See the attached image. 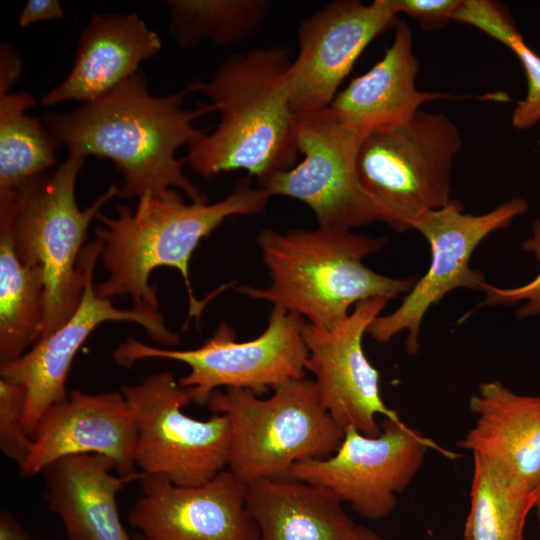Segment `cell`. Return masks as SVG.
Wrapping results in <instances>:
<instances>
[{"mask_svg":"<svg viewBox=\"0 0 540 540\" xmlns=\"http://www.w3.org/2000/svg\"><path fill=\"white\" fill-rule=\"evenodd\" d=\"M188 85L181 91L154 96L146 76L137 72L104 96L67 112H48L42 122L68 153L110 159L122 175L120 198H139L145 193L181 191L191 202L208 198L183 171L185 157L176 151L189 146L208 129L194 121L214 109L200 103L186 109Z\"/></svg>","mask_w":540,"mask_h":540,"instance_id":"cell-1","label":"cell"},{"mask_svg":"<svg viewBox=\"0 0 540 540\" xmlns=\"http://www.w3.org/2000/svg\"><path fill=\"white\" fill-rule=\"evenodd\" d=\"M285 46L228 57L208 81L189 84L205 95L219 122L188 146L186 163L204 178L245 170L258 182L294 166L299 153L288 93L291 65Z\"/></svg>","mask_w":540,"mask_h":540,"instance_id":"cell-2","label":"cell"},{"mask_svg":"<svg viewBox=\"0 0 540 540\" xmlns=\"http://www.w3.org/2000/svg\"><path fill=\"white\" fill-rule=\"evenodd\" d=\"M270 195L246 180L239 181L222 200L186 204L175 189L166 194L145 193L135 209L116 206L117 216L100 213L96 239L103 244L101 260L108 277L96 286L98 295L131 297L133 305L146 304L158 309L157 287L150 275L158 267L177 269L189 295V317L198 321L205 306L195 299L191 288L189 263L200 241L225 219L235 215L261 214Z\"/></svg>","mask_w":540,"mask_h":540,"instance_id":"cell-3","label":"cell"},{"mask_svg":"<svg viewBox=\"0 0 540 540\" xmlns=\"http://www.w3.org/2000/svg\"><path fill=\"white\" fill-rule=\"evenodd\" d=\"M257 243L271 285H243L238 291L306 317L309 324L322 330L343 321L353 304L406 294L417 280L385 276L363 264L365 257L386 245L385 236L371 237L322 226L284 233L266 228L258 234Z\"/></svg>","mask_w":540,"mask_h":540,"instance_id":"cell-4","label":"cell"},{"mask_svg":"<svg viewBox=\"0 0 540 540\" xmlns=\"http://www.w3.org/2000/svg\"><path fill=\"white\" fill-rule=\"evenodd\" d=\"M86 158L68 153L52 173L0 190V224L8 228L21 262L38 268L44 277L41 338L64 325L77 309L86 279L83 243L89 225L118 195L119 185L113 184L88 207L79 208L75 187Z\"/></svg>","mask_w":540,"mask_h":540,"instance_id":"cell-5","label":"cell"},{"mask_svg":"<svg viewBox=\"0 0 540 540\" xmlns=\"http://www.w3.org/2000/svg\"><path fill=\"white\" fill-rule=\"evenodd\" d=\"M207 406L228 419L227 466L245 484L288 478L296 463L332 455L344 436L314 380L305 377L275 387L265 399L247 389L216 390Z\"/></svg>","mask_w":540,"mask_h":540,"instance_id":"cell-6","label":"cell"},{"mask_svg":"<svg viewBox=\"0 0 540 540\" xmlns=\"http://www.w3.org/2000/svg\"><path fill=\"white\" fill-rule=\"evenodd\" d=\"M461 148L460 131L447 115L420 109L400 125L363 137L358 179L382 211L384 223L409 231L420 215L453 199L451 174Z\"/></svg>","mask_w":540,"mask_h":540,"instance_id":"cell-7","label":"cell"},{"mask_svg":"<svg viewBox=\"0 0 540 540\" xmlns=\"http://www.w3.org/2000/svg\"><path fill=\"white\" fill-rule=\"evenodd\" d=\"M305 324L303 317L273 307L266 329L249 341H236L234 328L221 322L198 348L163 349L130 337L114 349L113 359L123 367L148 358L186 364L190 371L178 382L198 405L207 404L211 394L221 387L247 389L260 396L268 388L305 377Z\"/></svg>","mask_w":540,"mask_h":540,"instance_id":"cell-8","label":"cell"},{"mask_svg":"<svg viewBox=\"0 0 540 540\" xmlns=\"http://www.w3.org/2000/svg\"><path fill=\"white\" fill-rule=\"evenodd\" d=\"M121 393L136 423L134 457L141 473L191 487L210 481L227 466V417L212 414L198 420L185 414L183 408L192 400L171 372L123 385Z\"/></svg>","mask_w":540,"mask_h":540,"instance_id":"cell-9","label":"cell"},{"mask_svg":"<svg viewBox=\"0 0 540 540\" xmlns=\"http://www.w3.org/2000/svg\"><path fill=\"white\" fill-rule=\"evenodd\" d=\"M529 208L523 198H512L479 215L464 212L463 204L452 199L447 205L420 215L412 224L430 247V265L425 274L405 294L401 304L387 315H379L367 333L379 343H387L407 332L406 351L420 350L422 321L429 309L458 288L483 290V272L472 268L471 257L479 244L495 231L507 228Z\"/></svg>","mask_w":540,"mask_h":540,"instance_id":"cell-10","label":"cell"},{"mask_svg":"<svg viewBox=\"0 0 540 540\" xmlns=\"http://www.w3.org/2000/svg\"><path fill=\"white\" fill-rule=\"evenodd\" d=\"M380 425L373 437L347 427L332 455L296 463L288 478L327 487L358 515L377 521L394 510L397 495L419 472L429 449L457 457L402 420L384 418Z\"/></svg>","mask_w":540,"mask_h":540,"instance_id":"cell-11","label":"cell"},{"mask_svg":"<svg viewBox=\"0 0 540 540\" xmlns=\"http://www.w3.org/2000/svg\"><path fill=\"white\" fill-rule=\"evenodd\" d=\"M295 137L303 160L258 182L260 188L270 196L303 202L318 226L351 230L385 222L358 179L356 160L363 134L344 124L328 107L297 116Z\"/></svg>","mask_w":540,"mask_h":540,"instance_id":"cell-12","label":"cell"},{"mask_svg":"<svg viewBox=\"0 0 540 540\" xmlns=\"http://www.w3.org/2000/svg\"><path fill=\"white\" fill-rule=\"evenodd\" d=\"M85 247V285L73 315L53 333L39 339L21 357L0 365L1 378L18 383L26 390L22 426L29 436L46 410L68 396L65 384L72 361L81 345L100 324L108 321L134 322L160 344L172 347L180 343L179 336L167 327L158 309L146 304L120 309L113 305L110 298L97 294L93 277L103 244L95 239Z\"/></svg>","mask_w":540,"mask_h":540,"instance_id":"cell-13","label":"cell"},{"mask_svg":"<svg viewBox=\"0 0 540 540\" xmlns=\"http://www.w3.org/2000/svg\"><path fill=\"white\" fill-rule=\"evenodd\" d=\"M395 0H335L304 19L287 73L297 116L328 108L366 47L399 19Z\"/></svg>","mask_w":540,"mask_h":540,"instance_id":"cell-14","label":"cell"},{"mask_svg":"<svg viewBox=\"0 0 540 540\" xmlns=\"http://www.w3.org/2000/svg\"><path fill=\"white\" fill-rule=\"evenodd\" d=\"M387 297L360 301L338 325L322 330L306 323L302 336L308 350L306 370L314 375L319 399L335 422L345 430L354 427L377 436V416L401 420L380 393L379 371L366 357L362 339L369 325L389 302Z\"/></svg>","mask_w":540,"mask_h":540,"instance_id":"cell-15","label":"cell"},{"mask_svg":"<svg viewBox=\"0 0 540 540\" xmlns=\"http://www.w3.org/2000/svg\"><path fill=\"white\" fill-rule=\"evenodd\" d=\"M128 523L146 540H259L245 507L246 484L229 469L199 486L141 474Z\"/></svg>","mask_w":540,"mask_h":540,"instance_id":"cell-16","label":"cell"},{"mask_svg":"<svg viewBox=\"0 0 540 540\" xmlns=\"http://www.w3.org/2000/svg\"><path fill=\"white\" fill-rule=\"evenodd\" d=\"M30 438V452L19 467L24 476L42 473L53 462L77 454L108 457L120 476L141 475L134 457L136 423L121 391H71L46 410Z\"/></svg>","mask_w":540,"mask_h":540,"instance_id":"cell-17","label":"cell"},{"mask_svg":"<svg viewBox=\"0 0 540 540\" xmlns=\"http://www.w3.org/2000/svg\"><path fill=\"white\" fill-rule=\"evenodd\" d=\"M474 426L458 446L531 493L540 487V395L519 394L498 380L469 398Z\"/></svg>","mask_w":540,"mask_h":540,"instance_id":"cell-18","label":"cell"},{"mask_svg":"<svg viewBox=\"0 0 540 540\" xmlns=\"http://www.w3.org/2000/svg\"><path fill=\"white\" fill-rule=\"evenodd\" d=\"M161 47L159 35L138 14L95 13L82 30L71 70L41 103L94 101L139 72Z\"/></svg>","mask_w":540,"mask_h":540,"instance_id":"cell-19","label":"cell"},{"mask_svg":"<svg viewBox=\"0 0 540 540\" xmlns=\"http://www.w3.org/2000/svg\"><path fill=\"white\" fill-rule=\"evenodd\" d=\"M419 68L410 27L399 20L384 56L339 91L329 108L344 124L365 136L408 121L425 103L462 98L417 89Z\"/></svg>","mask_w":540,"mask_h":540,"instance_id":"cell-20","label":"cell"},{"mask_svg":"<svg viewBox=\"0 0 540 540\" xmlns=\"http://www.w3.org/2000/svg\"><path fill=\"white\" fill-rule=\"evenodd\" d=\"M113 470L114 462L97 454L63 457L43 470L47 506L62 521L68 540H134L121 523L116 496L141 475Z\"/></svg>","mask_w":540,"mask_h":540,"instance_id":"cell-21","label":"cell"},{"mask_svg":"<svg viewBox=\"0 0 540 540\" xmlns=\"http://www.w3.org/2000/svg\"><path fill=\"white\" fill-rule=\"evenodd\" d=\"M327 487L291 478L246 484L259 540H356L357 525Z\"/></svg>","mask_w":540,"mask_h":540,"instance_id":"cell-22","label":"cell"},{"mask_svg":"<svg viewBox=\"0 0 540 540\" xmlns=\"http://www.w3.org/2000/svg\"><path fill=\"white\" fill-rule=\"evenodd\" d=\"M44 314L43 274L21 262L8 228L0 224V365L18 359L41 338Z\"/></svg>","mask_w":540,"mask_h":540,"instance_id":"cell-23","label":"cell"},{"mask_svg":"<svg viewBox=\"0 0 540 540\" xmlns=\"http://www.w3.org/2000/svg\"><path fill=\"white\" fill-rule=\"evenodd\" d=\"M35 104L27 92L0 94V190L44 174L57 162L60 146L42 121L26 114Z\"/></svg>","mask_w":540,"mask_h":540,"instance_id":"cell-24","label":"cell"},{"mask_svg":"<svg viewBox=\"0 0 540 540\" xmlns=\"http://www.w3.org/2000/svg\"><path fill=\"white\" fill-rule=\"evenodd\" d=\"M535 494L509 480L487 462L473 457L470 508L463 540H524Z\"/></svg>","mask_w":540,"mask_h":540,"instance_id":"cell-25","label":"cell"},{"mask_svg":"<svg viewBox=\"0 0 540 540\" xmlns=\"http://www.w3.org/2000/svg\"><path fill=\"white\" fill-rule=\"evenodd\" d=\"M169 30L179 45L204 40L231 45L251 36L271 7L268 0H169Z\"/></svg>","mask_w":540,"mask_h":540,"instance_id":"cell-26","label":"cell"},{"mask_svg":"<svg viewBox=\"0 0 540 540\" xmlns=\"http://www.w3.org/2000/svg\"><path fill=\"white\" fill-rule=\"evenodd\" d=\"M25 400L24 386L0 379V449L19 467L25 462L32 443L22 426Z\"/></svg>","mask_w":540,"mask_h":540,"instance_id":"cell-27","label":"cell"},{"mask_svg":"<svg viewBox=\"0 0 540 540\" xmlns=\"http://www.w3.org/2000/svg\"><path fill=\"white\" fill-rule=\"evenodd\" d=\"M521 248L523 251L533 254L540 264V218L533 221L531 235L521 243ZM482 291L484 299L478 308L521 303L515 313L518 319L540 315V269L538 274L526 284L501 288L487 282Z\"/></svg>","mask_w":540,"mask_h":540,"instance_id":"cell-28","label":"cell"},{"mask_svg":"<svg viewBox=\"0 0 540 540\" xmlns=\"http://www.w3.org/2000/svg\"><path fill=\"white\" fill-rule=\"evenodd\" d=\"M520 60L527 78V93L519 101L511 116L514 128L524 130L540 121V56L525 42L518 32L505 44Z\"/></svg>","mask_w":540,"mask_h":540,"instance_id":"cell-29","label":"cell"},{"mask_svg":"<svg viewBox=\"0 0 540 540\" xmlns=\"http://www.w3.org/2000/svg\"><path fill=\"white\" fill-rule=\"evenodd\" d=\"M477 28L503 45L520 32L507 7L491 0H463L454 20Z\"/></svg>","mask_w":540,"mask_h":540,"instance_id":"cell-30","label":"cell"},{"mask_svg":"<svg viewBox=\"0 0 540 540\" xmlns=\"http://www.w3.org/2000/svg\"><path fill=\"white\" fill-rule=\"evenodd\" d=\"M463 0H395L398 13L415 19L422 30L436 31L446 27Z\"/></svg>","mask_w":540,"mask_h":540,"instance_id":"cell-31","label":"cell"},{"mask_svg":"<svg viewBox=\"0 0 540 540\" xmlns=\"http://www.w3.org/2000/svg\"><path fill=\"white\" fill-rule=\"evenodd\" d=\"M64 9L57 0H28L19 13L18 24L27 27L39 22L61 19Z\"/></svg>","mask_w":540,"mask_h":540,"instance_id":"cell-32","label":"cell"},{"mask_svg":"<svg viewBox=\"0 0 540 540\" xmlns=\"http://www.w3.org/2000/svg\"><path fill=\"white\" fill-rule=\"evenodd\" d=\"M22 72L19 53L8 43L0 46V94L9 93Z\"/></svg>","mask_w":540,"mask_h":540,"instance_id":"cell-33","label":"cell"},{"mask_svg":"<svg viewBox=\"0 0 540 540\" xmlns=\"http://www.w3.org/2000/svg\"><path fill=\"white\" fill-rule=\"evenodd\" d=\"M0 540H33L7 511L0 513Z\"/></svg>","mask_w":540,"mask_h":540,"instance_id":"cell-34","label":"cell"},{"mask_svg":"<svg viewBox=\"0 0 540 540\" xmlns=\"http://www.w3.org/2000/svg\"><path fill=\"white\" fill-rule=\"evenodd\" d=\"M356 540H385L377 532L371 530L368 527L357 525Z\"/></svg>","mask_w":540,"mask_h":540,"instance_id":"cell-35","label":"cell"},{"mask_svg":"<svg viewBox=\"0 0 540 540\" xmlns=\"http://www.w3.org/2000/svg\"><path fill=\"white\" fill-rule=\"evenodd\" d=\"M535 497H536V499H535L534 509L536 511L538 523H539V526H540V487L536 491ZM539 535H540V533H539Z\"/></svg>","mask_w":540,"mask_h":540,"instance_id":"cell-36","label":"cell"},{"mask_svg":"<svg viewBox=\"0 0 540 540\" xmlns=\"http://www.w3.org/2000/svg\"><path fill=\"white\" fill-rule=\"evenodd\" d=\"M133 538L134 540H146L141 534H137Z\"/></svg>","mask_w":540,"mask_h":540,"instance_id":"cell-37","label":"cell"},{"mask_svg":"<svg viewBox=\"0 0 540 540\" xmlns=\"http://www.w3.org/2000/svg\"><path fill=\"white\" fill-rule=\"evenodd\" d=\"M537 144L540 147V138L538 139Z\"/></svg>","mask_w":540,"mask_h":540,"instance_id":"cell-38","label":"cell"}]
</instances>
